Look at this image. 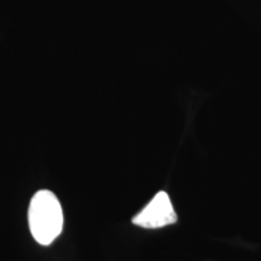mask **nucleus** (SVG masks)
<instances>
[{
	"mask_svg": "<svg viewBox=\"0 0 261 261\" xmlns=\"http://www.w3.org/2000/svg\"><path fill=\"white\" fill-rule=\"evenodd\" d=\"M28 223L32 236L41 246H48L60 236L63 228V211L54 192H35L29 204Z\"/></svg>",
	"mask_w": 261,
	"mask_h": 261,
	"instance_id": "f257e3e1",
	"label": "nucleus"
},
{
	"mask_svg": "<svg viewBox=\"0 0 261 261\" xmlns=\"http://www.w3.org/2000/svg\"><path fill=\"white\" fill-rule=\"evenodd\" d=\"M132 221L137 226L144 228H160L177 223V214L167 192H158Z\"/></svg>",
	"mask_w": 261,
	"mask_h": 261,
	"instance_id": "f03ea898",
	"label": "nucleus"
}]
</instances>
